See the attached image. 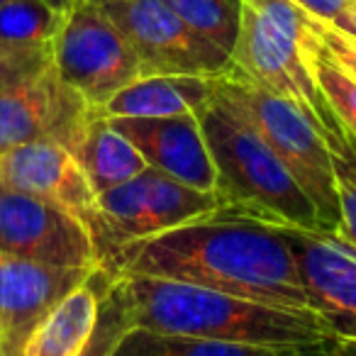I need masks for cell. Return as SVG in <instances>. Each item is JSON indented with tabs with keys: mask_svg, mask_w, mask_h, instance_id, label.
I'll return each instance as SVG.
<instances>
[{
	"mask_svg": "<svg viewBox=\"0 0 356 356\" xmlns=\"http://www.w3.org/2000/svg\"><path fill=\"white\" fill-rule=\"evenodd\" d=\"M47 64H51V59H27V56H15L0 51V90L27 79L35 71L44 69Z\"/></svg>",
	"mask_w": 356,
	"mask_h": 356,
	"instance_id": "24",
	"label": "cell"
},
{
	"mask_svg": "<svg viewBox=\"0 0 356 356\" xmlns=\"http://www.w3.org/2000/svg\"><path fill=\"white\" fill-rule=\"evenodd\" d=\"M93 271L0 254V349L8 356H22L32 330Z\"/></svg>",
	"mask_w": 356,
	"mask_h": 356,
	"instance_id": "13",
	"label": "cell"
},
{
	"mask_svg": "<svg viewBox=\"0 0 356 356\" xmlns=\"http://www.w3.org/2000/svg\"><path fill=\"white\" fill-rule=\"evenodd\" d=\"M337 168L339 193V229L337 234L356 247V144L346 134L330 142Z\"/></svg>",
	"mask_w": 356,
	"mask_h": 356,
	"instance_id": "22",
	"label": "cell"
},
{
	"mask_svg": "<svg viewBox=\"0 0 356 356\" xmlns=\"http://www.w3.org/2000/svg\"><path fill=\"white\" fill-rule=\"evenodd\" d=\"M103 268L113 276L161 278L291 310H312L283 227L249 218L218 213L127 242L110 254Z\"/></svg>",
	"mask_w": 356,
	"mask_h": 356,
	"instance_id": "1",
	"label": "cell"
},
{
	"mask_svg": "<svg viewBox=\"0 0 356 356\" xmlns=\"http://www.w3.org/2000/svg\"><path fill=\"white\" fill-rule=\"evenodd\" d=\"M0 254L66 268H98L90 227L69 210L0 184Z\"/></svg>",
	"mask_w": 356,
	"mask_h": 356,
	"instance_id": "9",
	"label": "cell"
},
{
	"mask_svg": "<svg viewBox=\"0 0 356 356\" xmlns=\"http://www.w3.org/2000/svg\"><path fill=\"white\" fill-rule=\"evenodd\" d=\"M215 95L232 105L278 154L312 200L325 232L339 229L337 168L322 127L293 100H286L239 76L234 69L215 79Z\"/></svg>",
	"mask_w": 356,
	"mask_h": 356,
	"instance_id": "4",
	"label": "cell"
},
{
	"mask_svg": "<svg viewBox=\"0 0 356 356\" xmlns=\"http://www.w3.org/2000/svg\"><path fill=\"white\" fill-rule=\"evenodd\" d=\"M110 122L139 149L144 161L152 168H159L205 193H215L218 171H215L200 115L120 118Z\"/></svg>",
	"mask_w": 356,
	"mask_h": 356,
	"instance_id": "14",
	"label": "cell"
},
{
	"mask_svg": "<svg viewBox=\"0 0 356 356\" xmlns=\"http://www.w3.org/2000/svg\"><path fill=\"white\" fill-rule=\"evenodd\" d=\"M296 3L322 22H334L341 13L356 6V0H296Z\"/></svg>",
	"mask_w": 356,
	"mask_h": 356,
	"instance_id": "25",
	"label": "cell"
},
{
	"mask_svg": "<svg viewBox=\"0 0 356 356\" xmlns=\"http://www.w3.org/2000/svg\"><path fill=\"white\" fill-rule=\"evenodd\" d=\"M0 184L69 210L88 225L100 249L98 193L61 139H40L0 156Z\"/></svg>",
	"mask_w": 356,
	"mask_h": 356,
	"instance_id": "11",
	"label": "cell"
},
{
	"mask_svg": "<svg viewBox=\"0 0 356 356\" xmlns=\"http://www.w3.org/2000/svg\"><path fill=\"white\" fill-rule=\"evenodd\" d=\"M64 15L47 0L0 3V51L27 59H51Z\"/></svg>",
	"mask_w": 356,
	"mask_h": 356,
	"instance_id": "19",
	"label": "cell"
},
{
	"mask_svg": "<svg viewBox=\"0 0 356 356\" xmlns=\"http://www.w3.org/2000/svg\"><path fill=\"white\" fill-rule=\"evenodd\" d=\"M129 325L159 334L264 346L339 341L312 310L268 305L229 293L147 276H113Z\"/></svg>",
	"mask_w": 356,
	"mask_h": 356,
	"instance_id": "2",
	"label": "cell"
},
{
	"mask_svg": "<svg viewBox=\"0 0 356 356\" xmlns=\"http://www.w3.org/2000/svg\"><path fill=\"white\" fill-rule=\"evenodd\" d=\"M0 356H8V354H6V351H3V349H0Z\"/></svg>",
	"mask_w": 356,
	"mask_h": 356,
	"instance_id": "29",
	"label": "cell"
},
{
	"mask_svg": "<svg viewBox=\"0 0 356 356\" xmlns=\"http://www.w3.org/2000/svg\"><path fill=\"white\" fill-rule=\"evenodd\" d=\"M310 307L339 344H356V247L337 232L283 227Z\"/></svg>",
	"mask_w": 356,
	"mask_h": 356,
	"instance_id": "10",
	"label": "cell"
},
{
	"mask_svg": "<svg viewBox=\"0 0 356 356\" xmlns=\"http://www.w3.org/2000/svg\"><path fill=\"white\" fill-rule=\"evenodd\" d=\"M215 98V79L203 76H142L115 93L100 115L120 118H178L200 115Z\"/></svg>",
	"mask_w": 356,
	"mask_h": 356,
	"instance_id": "17",
	"label": "cell"
},
{
	"mask_svg": "<svg viewBox=\"0 0 356 356\" xmlns=\"http://www.w3.org/2000/svg\"><path fill=\"white\" fill-rule=\"evenodd\" d=\"M332 344L312 346H264L237 341L195 339V337L159 334L142 327H129L118 341L113 356H332Z\"/></svg>",
	"mask_w": 356,
	"mask_h": 356,
	"instance_id": "18",
	"label": "cell"
},
{
	"mask_svg": "<svg viewBox=\"0 0 356 356\" xmlns=\"http://www.w3.org/2000/svg\"><path fill=\"white\" fill-rule=\"evenodd\" d=\"M186 25L227 54L234 51L242 25V0H163Z\"/></svg>",
	"mask_w": 356,
	"mask_h": 356,
	"instance_id": "20",
	"label": "cell"
},
{
	"mask_svg": "<svg viewBox=\"0 0 356 356\" xmlns=\"http://www.w3.org/2000/svg\"><path fill=\"white\" fill-rule=\"evenodd\" d=\"M317 37H320L322 49L330 54V59L356 81V37H351L349 32H341L332 22L322 20H317Z\"/></svg>",
	"mask_w": 356,
	"mask_h": 356,
	"instance_id": "23",
	"label": "cell"
},
{
	"mask_svg": "<svg viewBox=\"0 0 356 356\" xmlns=\"http://www.w3.org/2000/svg\"><path fill=\"white\" fill-rule=\"evenodd\" d=\"M93 3H98V6H103V3H110V0H93Z\"/></svg>",
	"mask_w": 356,
	"mask_h": 356,
	"instance_id": "28",
	"label": "cell"
},
{
	"mask_svg": "<svg viewBox=\"0 0 356 356\" xmlns=\"http://www.w3.org/2000/svg\"><path fill=\"white\" fill-rule=\"evenodd\" d=\"M47 3H49V6H54L56 10H61V13H66L69 10L71 6H74L76 0H47Z\"/></svg>",
	"mask_w": 356,
	"mask_h": 356,
	"instance_id": "27",
	"label": "cell"
},
{
	"mask_svg": "<svg viewBox=\"0 0 356 356\" xmlns=\"http://www.w3.org/2000/svg\"><path fill=\"white\" fill-rule=\"evenodd\" d=\"M64 144L79 159L98 195L132 181L149 166L139 149L98 110H88Z\"/></svg>",
	"mask_w": 356,
	"mask_h": 356,
	"instance_id": "16",
	"label": "cell"
},
{
	"mask_svg": "<svg viewBox=\"0 0 356 356\" xmlns=\"http://www.w3.org/2000/svg\"><path fill=\"white\" fill-rule=\"evenodd\" d=\"M113 283V273L98 266L81 286L69 291L44 320L32 330L22 346V356H81L95 334L103 310V298Z\"/></svg>",
	"mask_w": 356,
	"mask_h": 356,
	"instance_id": "15",
	"label": "cell"
},
{
	"mask_svg": "<svg viewBox=\"0 0 356 356\" xmlns=\"http://www.w3.org/2000/svg\"><path fill=\"white\" fill-rule=\"evenodd\" d=\"M232 69L252 83L300 105L322 127L327 142L344 134L317 86L307 51L244 0L242 25L232 51Z\"/></svg>",
	"mask_w": 356,
	"mask_h": 356,
	"instance_id": "8",
	"label": "cell"
},
{
	"mask_svg": "<svg viewBox=\"0 0 356 356\" xmlns=\"http://www.w3.org/2000/svg\"><path fill=\"white\" fill-rule=\"evenodd\" d=\"M51 64L59 79L93 110L144 76L124 32L93 0H76L66 10Z\"/></svg>",
	"mask_w": 356,
	"mask_h": 356,
	"instance_id": "5",
	"label": "cell"
},
{
	"mask_svg": "<svg viewBox=\"0 0 356 356\" xmlns=\"http://www.w3.org/2000/svg\"><path fill=\"white\" fill-rule=\"evenodd\" d=\"M0 3H8V0H0Z\"/></svg>",
	"mask_w": 356,
	"mask_h": 356,
	"instance_id": "30",
	"label": "cell"
},
{
	"mask_svg": "<svg viewBox=\"0 0 356 356\" xmlns=\"http://www.w3.org/2000/svg\"><path fill=\"white\" fill-rule=\"evenodd\" d=\"M200 122L218 171L215 193L222 200V215L322 229L315 205L286 163L232 105L215 95L200 113Z\"/></svg>",
	"mask_w": 356,
	"mask_h": 356,
	"instance_id": "3",
	"label": "cell"
},
{
	"mask_svg": "<svg viewBox=\"0 0 356 356\" xmlns=\"http://www.w3.org/2000/svg\"><path fill=\"white\" fill-rule=\"evenodd\" d=\"M334 27H339L341 32H349L351 37H356V6H351L349 10H344L339 17H337L334 22H332Z\"/></svg>",
	"mask_w": 356,
	"mask_h": 356,
	"instance_id": "26",
	"label": "cell"
},
{
	"mask_svg": "<svg viewBox=\"0 0 356 356\" xmlns=\"http://www.w3.org/2000/svg\"><path fill=\"white\" fill-rule=\"evenodd\" d=\"M310 69L337 122L341 124L346 137L356 144V81L330 59L322 44L310 51Z\"/></svg>",
	"mask_w": 356,
	"mask_h": 356,
	"instance_id": "21",
	"label": "cell"
},
{
	"mask_svg": "<svg viewBox=\"0 0 356 356\" xmlns=\"http://www.w3.org/2000/svg\"><path fill=\"white\" fill-rule=\"evenodd\" d=\"M100 8L124 32L144 76L220 79L232 69V54L186 25L163 0H110Z\"/></svg>",
	"mask_w": 356,
	"mask_h": 356,
	"instance_id": "7",
	"label": "cell"
},
{
	"mask_svg": "<svg viewBox=\"0 0 356 356\" xmlns=\"http://www.w3.org/2000/svg\"><path fill=\"white\" fill-rule=\"evenodd\" d=\"M93 110L64 81L54 64L0 90V156L40 139H61Z\"/></svg>",
	"mask_w": 356,
	"mask_h": 356,
	"instance_id": "12",
	"label": "cell"
},
{
	"mask_svg": "<svg viewBox=\"0 0 356 356\" xmlns=\"http://www.w3.org/2000/svg\"><path fill=\"white\" fill-rule=\"evenodd\" d=\"M100 213V261L118 247L137 239L156 237L193 220L222 213L218 193H205L193 186L147 166L132 181L98 195Z\"/></svg>",
	"mask_w": 356,
	"mask_h": 356,
	"instance_id": "6",
	"label": "cell"
}]
</instances>
